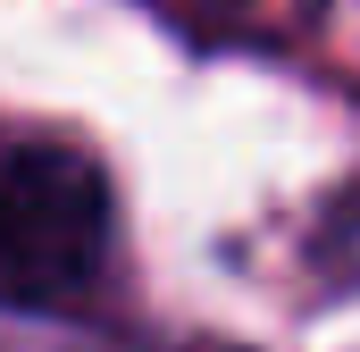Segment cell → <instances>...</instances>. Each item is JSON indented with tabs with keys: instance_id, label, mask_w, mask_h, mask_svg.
Returning <instances> with one entry per match:
<instances>
[{
	"instance_id": "1",
	"label": "cell",
	"mask_w": 360,
	"mask_h": 352,
	"mask_svg": "<svg viewBox=\"0 0 360 352\" xmlns=\"http://www.w3.org/2000/svg\"><path fill=\"white\" fill-rule=\"evenodd\" d=\"M109 184L68 143L0 160V310H84L109 268Z\"/></svg>"
}]
</instances>
